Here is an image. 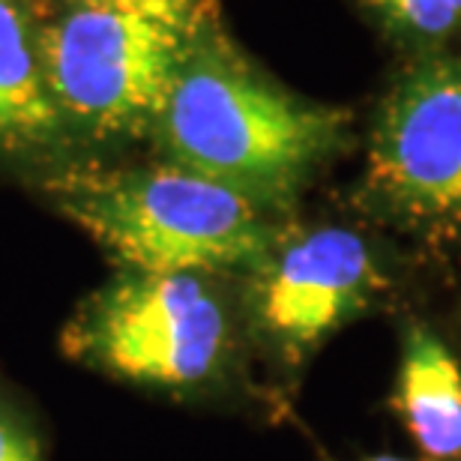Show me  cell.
Masks as SVG:
<instances>
[{
	"mask_svg": "<svg viewBox=\"0 0 461 461\" xmlns=\"http://www.w3.org/2000/svg\"><path fill=\"white\" fill-rule=\"evenodd\" d=\"M69 359L153 390H195L222 372L230 324L204 276L120 270L72 312Z\"/></svg>",
	"mask_w": 461,
	"mask_h": 461,
	"instance_id": "3957f363",
	"label": "cell"
},
{
	"mask_svg": "<svg viewBox=\"0 0 461 461\" xmlns=\"http://www.w3.org/2000/svg\"><path fill=\"white\" fill-rule=\"evenodd\" d=\"M67 132L45 78L42 31L24 6L0 0V150H49Z\"/></svg>",
	"mask_w": 461,
	"mask_h": 461,
	"instance_id": "52a82bcc",
	"label": "cell"
},
{
	"mask_svg": "<svg viewBox=\"0 0 461 461\" xmlns=\"http://www.w3.org/2000/svg\"><path fill=\"white\" fill-rule=\"evenodd\" d=\"M366 461H411V458H399V456H375V458H366Z\"/></svg>",
	"mask_w": 461,
	"mask_h": 461,
	"instance_id": "7c38bea8",
	"label": "cell"
},
{
	"mask_svg": "<svg viewBox=\"0 0 461 461\" xmlns=\"http://www.w3.org/2000/svg\"><path fill=\"white\" fill-rule=\"evenodd\" d=\"M348 114L270 85L246 63L195 42L153 135L171 165L273 207L345 141Z\"/></svg>",
	"mask_w": 461,
	"mask_h": 461,
	"instance_id": "6da1fadb",
	"label": "cell"
},
{
	"mask_svg": "<svg viewBox=\"0 0 461 461\" xmlns=\"http://www.w3.org/2000/svg\"><path fill=\"white\" fill-rule=\"evenodd\" d=\"M192 40L144 15L67 0L42 27V60L67 129L87 138L153 132Z\"/></svg>",
	"mask_w": 461,
	"mask_h": 461,
	"instance_id": "277c9868",
	"label": "cell"
},
{
	"mask_svg": "<svg viewBox=\"0 0 461 461\" xmlns=\"http://www.w3.org/2000/svg\"><path fill=\"white\" fill-rule=\"evenodd\" d=\"M94 4L123 9L159 22L192 42H201L213 24V0H94Z\"/></svg>",
	"mask_w": 461,
	"mask_h": 461,
	"instance_id": "30bf717a",
	"label": "cell"
},
{
	"mask_svg": "<svg viewBox=\"0 0 461 461\" xmlns=\"http://www.w3.org/2000/svg\"><path fill=\"white\" fill-rule=\"evenodd\" d=\"M0 461H42L40 440L4 402H0Z\"/></svg>",
	"mask_w": 461,
	"mask_h": 461,
	"instance_id": "8fae6325",
	"label": "cell"
},
{
	"mask_svg": "<svg viewBox=\"0 0 461 461\" xmlns=\"http://www.w3.org/2000/svg\"><path fill=\"white\" fill-rule=\"evenodd\" d=\"M384 291L381 264L357 230L312 228L279 240L252 273V321L285 366H303Z\"/></svg>",
	"mask_w": 461,
	"mask_h": 461,
	"instance_id": "8992f818",
	"label": "cell"
},
{
	"mask_svg": "<svg viewBox=\"0 0 461 461\" xmlns=\"http://www.w3.org/2000/svg\"><path fill=\"white\" fill-rule=\"evenodd\" d=\"M49 195L132 273H255L282 240L252 198L171 162L72 168L49 183Z\"/></svg>",
	"mask_w": 461,
	"mask_h": 461,
	"instance_id": "7a4b0ae2",
	"label": "cell"
},
{
	"mask_svg": "<svg viewBox=\"0 0 461 461\" xmlns=\"http://www.w3.org/2000/svg\"><path fill=\"white\" fill-rule=\"evenodd\" d=\"M366 195L435 246L461 243V54L404 72L375 117Z\"/></svg>",
	"mask_w": 461,
	"mask_h": 461,
	"instance_id": "5b68a950",
	"label": "cell"
},
{
	"mask_svg": "<svg viewBox=\"0 0 461 461\" xmlns=\"http://www.w3.org/2000/svg\"><path fill=\"white\" fill-rule=\"evenodd\" d=\"M390 31L420 42H440L461 31V0H363Z\"/></svg>",
	"mask_w": 461,
	"mask_h": 461,
	"instance_id": "9c48e42d",
	"label": "cell"
},
{
	"mask_svg": "<svg viewBox=\"0 0 461 461\" xmlns=\"http://www.w3.org/2000/svg\"><path fill=\"white\" fill-rule=\"evenodd\" d=\"M395 411L429 461H461V366L438 333H404Z\"/></svg>",
	"mask_w": 461,
	"mask_h": 461,
	"instance_id": "ba28073f",
	"label": "cell"
}]
</instances>
